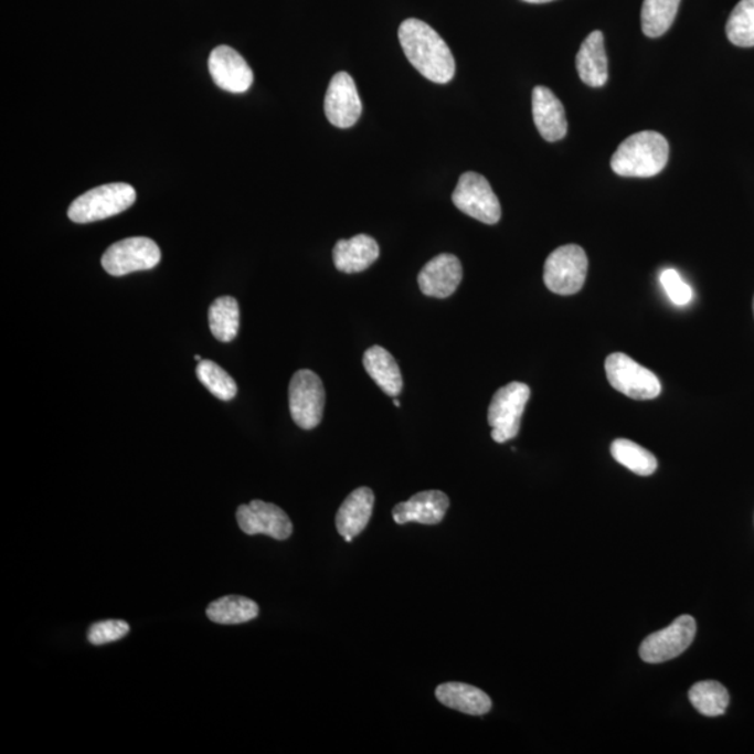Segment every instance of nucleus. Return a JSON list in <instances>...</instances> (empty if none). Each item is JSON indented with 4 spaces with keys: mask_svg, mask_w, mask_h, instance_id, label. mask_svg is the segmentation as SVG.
I'll list each match as a JSON object with an SVG mask.
<instances>
[{
    "mask_svg": "<svg viewBox=\"0 0 754 754\" xmlns=\"http://www.w3.org/2000/svg\"><path fill=\"white\" fill-rule=\"evenodd\" d=\"M399 40L411 65L428 81L446 84L455 77L456 61L449 45L425 21L405 20Z\"/></svg>",
    "mask_w": 754,
    "mask_h": 754,
    "instance_id": "f257e3e1",
    "label": "nucleus"
},
{
    "mask_svg": "<svg viewBox=\"0 0 754 754\" xmlns=\"http://www.w3.org/2000/svg\"><path fill=\"white\" fill-rule=\"evenodd\" d=\"M669 145L658 131L645 130L627 137L612 156L610 168L625 178H651L667 167Z\"/></svg>",
    "mask_w": 754,
    "mask_h": 754,
    "instance_id": "f03ea898",
    "label": "nucleus"
},
{
    "mask_svg": "<svg viewBox=\"0 0 754 754\" xmlns=\"http://www.w3.org/2000/svg\"><path fill=\"white\" fill-rule=\"evenodd\" d=\"M136 202V191L128 183H108L94 188L68 208L67 215L73 223L88 224L124 213Z\"/></svg>",
    "mask_w": 754,
    "mask_h": 754,
    "instance_id": "7ed1b4c3",
    "label": "nucleus"
},
{
    "mask_svg": "<svg viewBox=\"0 0 754 754\" xmlns=\"http://www.w3.org/2000/svg\"><path fill=\"white\" fill-rule=\"evenodd\" d=\"M530 395V387L520 382H511L495 393L488 410V424L495 442L506 443L519 435Z\"/></svg>",
    "mask_w": 754,
    "mask_h": 754,
    "instance_id": "20e7f679",
    "label": "nucleus"
},
{
    "mask_svg": "<svg viewBox=\"0 0 754 754\" xmlns=\"http://www.w3.org/2000/svg\"><path fill=\"white\" fill-rule=\"evenodd\" d=\"M587 272L588 258L583 247L564 245L546 258L544 283L553 294L566 297L582 291Z\"/></svg>",
    "mask_w": 754,
    "mask_h": 754,
    "instance_id": "39448f33",
    "label": "nucleus"
},
{
    "mask_svg": "<svg viewBox=\"0 0 754 754\" xmlns=\"http://www.w3.org/2000/svg\"><path fill=\"white\" fill-rule=\"evenodd\" d=\"M610 386L633 400H652L661 394V382L650 369L639 365L626 353H610L605 361Z\"/></svg>",
    "mask_w": 754,
    "mask_h": 754,
    "instance_id": "423d86ee",
    "label": "nucleus"
},
{
    "mask_svg": "<svg viewBox=\"0 0 754 754\" xmlns=\"http://www.w3.org/2000/svg\"><path fill=\"white\" fill-rule=\"evenodd\" d=\"M289 411L299 428H316L323 418L326 392L321 379L309 369L294 374L289 383Z\"/></svg>",
    "mask_w": 754,
    "mask_h": 754,
    "instance_id": "0eeeda50",
    "label": "nucleus"
},
{
    "mask_svg": "<svg viewBox=\"0 0 754 754\" xmlns=\"http://www.w3.org/2000/svg\"><path fill=\"white\" fill-rule=\"evenodd\" d=\"M453 203L469 217L493 225L502 217V208L487 178L477 172L463 173L453 192Z\"/></svg>",
    "mask_w": 754,
    "mask_h": 754,
    "instance_id": "6e6552de",
    "label": "nucleus"
},
{
    "mask_svg": "<svg viewBox=\"0 0 754 754\" xmlns=\"http://www.w3.org/2000/svg\"><path fill=\"white\" fill-rule=\"evenodd\" d=\"M161 262V249L155 241L135 236L110 245L102 258L104 270L123 277L135 272L151 270Z\"/></svg>",
    "mask_w": 754,
    "mask_h": 754,
    "instance_id": "1a4fd4ad",
    "label": "nucleus"
},
{
    "mask_svg": "<svg viewBox=\"0 0 754 754\" xmlns=\"http://www.w3.org/2000/svg\"><path fill=\"white\" fill-rule=\"evenodd\" d=\"M695 620L692 616L682 615L666 629L647 636L640 646V657L648 663L671 661L688 650L695 636Z\"/></svg>",
    "mask_w": 754,
    "mask_h": 754,
    "instance_id": "9d476101",
    "label": "nucleus"
},
{
    "mask_svg": "<svg viewBox=\"0 0 754 754\" xmlns=\"http://www.w3.org/2000/svg\"><path fill=\"white\" fill-rule=\"evenodd\" d=\"M240 529L247 535H268L274 540L286 541L293 534V523L286 511L263 500H252L236 510Z\"/></svg>",
    "mask_w": 754,
    "mask_h": 754,
    "instance_id": "9b49d317",
    "label": "nucleus"
},
{
    "mask_svg": "<svg viewBox=\"0 0 754 754\" xmlns=\"http://www.w3.org/2000/svg\"><path fill=\"white\" fill-rule=\"evenodd\" d=\"M325 113L329 123L340 129L351 128L361 118L360 94L347 72H339L331 78L325 98Z\"/></svg>",
    "mask_w": 754,
    "mask_h": 754,
    "instance_id": "f8f14e48",
    "label": "nucleus"
},
{
    "mask_svg": "<svg viewBox=\"0 0 754 754\" xmlns=\"http://www.w3.org/2000/svg\"><path fill=\"white\" fill-rule=\"evenodd\" d=\"M210 75L225 92L246 93L253 84V72L247 62L231 46L221 45L213 50L209 60Z\"/></svg>",
    "mask_w": 754,
    "mask_h": 754,
    "instance_id": "ddd939ff",
    "label": "nucleus"
},
{
    "mask_svg": "<svg viewBox=\"0 0 754 754\" xmlns=\"http://www.w3.org/2000/svg\"><path fill=\"white\" fill-rule=\"evenodd\" d=\"M461 279V262L450 253H442L422 268L418 274V286L426 297L445 299L457 291Z\"/></svg>",
    "mask_w": 754,
    "mask_h": 754,
    "instance_id": "4468645a",
    "label": "nucleus"
},
{
    "mask_svg": "<svg viewBox=\"0 0 754 754\" xmlns=\"http://www.w3.org/2000/svg\"><path fill=\"white\" fill-rule=\"evenodd\" d=\"M450 500L440 490H424L414 495L407 502L399 503L393 509L395 523H420L425 525L439 524L445 519Z\"/></svg>",
    "mask_w": 754,
    "mask_h": 754,
    "instance_id": "2eb2a0df",
    "label": "nucleus"
},
{
    "mask_svg": "<svg viewBox=\"0 0 754 754\" xmlns=\"http://www.w3.org/2000/svg\"><path fill=\"white\" fill-rule=\"evenodd\" d=\"M532 116L538 131L546 141L553 144L566 136V113L561 99L550 88L538 86L532 92Z\"/></svg>",
    "mask_w": 754,
    "mask_h": 754,
    "instance_id": "dca6fc26",
    "label": "nucleus"
},
{
    "mask_svg": "<svg viewBox=\"0 0 754 754\" xmlns=\"http://www.w3.org/2000/svg\"><path fill=\"white\" fill-rule=\"evenodd\" d=\"M373 506L374 495L371 488H358L348 495L336 516L337 531L347 542H351L367 529Z\"/></svg>",
    "mask_w": 754,
    "mask_h": 754,
    "instance_id": "f3484780",
    "label": "nucleus"
},
{
    "mask_svg": "<svg viewBox=\"0 0 754 754\" xmlns=\"http://www.w3.org/2000/svg\"><path fill=\"white\" fill-rule=\"evenodd\" d=\"M381 255L378 242L372 236L361 234L351 240L337 242L333 261L337 270L346 274L365 272Z\"/></svg>",
    "mask_w": 754,
    "mask_h": 754,
    "instance_id": "a211bd4d",
    "label": "nucleus"
},
{
    "mask_svg": "<svg viewBox=\"0 0 754 754\" xmlns=\"http://www.w3.org/2000/svg\"><path fill=\"white\" fill-rule=\"evenodd\" d=\"M576 66L580 78L590 87H603L608 82V56L601 31H593L584 40L576 57Z\"/></svg>",
    "mask_w": 754,
    "mask_h": 754,
    "instance_id": "6ab92c4d",
    "label": "nucleus"
},
{
    "mask_svg": "<svg viewBox=\"0 0 754 754\" xmlns=\"http://www.w3.org/2000/svg\"><path fill=\"white\" fill-rule=\"evenodd\" d=\"M436 699L449 709L468 715H485L492 709V700L481 689L467 683H443L436 689Z\"/></svg>",
    "mask_w": 754,
    "mask_h": 754,
    "instance_id": "aec40b11",
    "label": "nucleus"
},
{
    "mask_svg": "<svg viewBox=\"0 0 754 754\" xmlns=\"http://www.w3.org/2000/svg\"><path fill=\"white\" fill-rule=\"evenodd\" d=\"M363 368L390 397H397L403 392L404 383L399 363L383 347L374 346L363 353Z\"/></svg>",
    "mask_w": 754,
    "mask_h": 754,
    "instance_id": "412c9836",
    "label": "nucleus"
},
{
    "mask_svg": "<svg viewBox=\"0 0 754 754\" xmlns=\"http://www.w3.org/2000/svg\"><path fill=\"white\" fill-rule=\"evenodd\" d=\"M205 614L214 624L241 625L257 618L258 605L241 595H226L211 603Z\"/></svg>",
    "mask_w": 754,
    "mask_h": 754,
    "instance_id": "4be33fe9",
    "label": "nucleus"
},
{
    "mask_svg": "<svg viewBox=\"0 0 754 754\" xmlns=\"http://www.w3.org/2000/svg\"><path fill=\"white\" fill-rule=\"evenodd\" d=\"M211 333L221 342H231L238 336L241 310L238 300L232 297H220L209 310Z\"/></svg>",
    "mask_w": 754,
    "mask_h": 754,
    "instance_id": "5701e85b",
    "label": "nucleus"
},
{
    "mask_svg": "<svg viewBox=\"0 0 754 754\" xmlns=\"http://www.w3.org/2000/svg\"><path fill=\"white\" fill-rule=\"evenodd\" d=\"M680 0H645L641 9L643 33L658 39L667 33L677 18Z\"/></svg>",
    "mask_w": 754,
    "mask_h": 754,
    "instance_id": "b1692460",
    "label": "nucleus"
},
{
    "mask_svg": "<svg viewBox=\"0 0 754 754\" xmlns=\"http://www.w3.org/2000/svg\"><path fill=\"white\" fill-rule=\"evenodd\" d=\"M612 457L622 466L640 477L652 476L657 471L658 461L652 453L627 439H616L610 446Z\"/></svg>",
    "mask_w": 754,
    "mask_h": 754,
    "instance_id": "393cba45",
    "label": "nucleus"
},
{
    "mask_svg": "<svg viewBox=\"0 0 754 754\" xmlns=\"http://www.w3.org/2000/svg\"><path fill=\"white\" fill-rule=\"evenodd\" d=\"M689 700L700 714L720 716L730 704V693L716 680H703L689 690Z\"/></svg>",
    "mask_w": 754,
    "mask_h": 754,
    "instance_id": "a878e982",
    "label": "nucleus"
},
{
    "mask_svg": "<svg viewBox=\"0 0 754 754\" xmlns=\"http://www.w3.org/2000/svg\"><path fill=\"white\" fill-rule=\"evenodd\" d=\"M726 35L741 49L754 46V0H741L726 23Z\"/></svg>",
    "mask_w": 754,
    "mask_h": 754,
    "instance_id": "bb28decb",
    "label": "nucleus"
},
{
    "mask_svg": "<svg viewBox=\"0 0 754 754\" xmlns=\"http://www.w3.org/2000/svg\"><path fill=\"white\" fill-rule=\"evenodd\" d=\"M197 376L209 389L211 394L223 400V402H230L238 393V386H236V382L231 378V374L226 373L223 368L213 361L199 362Z\"/></svg>",
    "mask_w": 754,
    "mask_h": 754,
    "instance_id": "cd10ccee",
    "label": "nucleus"
},
{
    "mask_svg": "<svg viewBox=\"0 0 754 754\" xmlns=\"http://www.w3.org/2000/svg\"><path fill=\"white\" fill-rule=\"evenodd\" d=\"M129 631L130 626L125 620H104L89 627L87 637L92 645L103 646L124 639Z\"/></svg>",
    "mask_w": 754,
    "mask_h": 754,
    "instance_id": "c85d7f7f",
    "label": "nucleus"
},
{
    "mask_svg": "<svg viewBox=\"0 0 754 754\" xmlns=\"http://www.w3.org/2000/svg\"><path fill=\"white\" fill-rule=\"evenodd\" d=\"M659 282H661L663 289L672 300L675 305L683 306L688 305L693 298V289L690 288L689 284L683 282L680 274L673 268H667L659 276Z\"/></svg>",
    "mask_w": 754,
    "mask_h": 754,
    "instance_id": "c756f323",
    "label": "nucleus"
},
{
    "mask_svg": "<svg viewBox=\"0 0 754 754\" xmlns=\"http://www.w3.org/2000/svg\"><path fill=\"white\" fill-rule=\"evenodd\" d=\"M524 2H529V3H550V2H553V0H524Z\"/></svg>",
    "mask_w": 754,
    "mask_h": 754,
    "instance_id": "7c9ffc66",
    "label": "nucleus"
},
{
    "mask_svg": "<svg viewBox=\"0 0 754 754\" xmlns=\"http://www.w3.org/2000/svg\"><path fill=\"white\" fill-rule=\"evenodd\" d=\"M393 403H394L395 407H399V408L402 407V403H400L399 400L395 399V397H394V402H393Z\"/></svg>",
    "mask_w": 754,
    "mask_h": 754,
    "instance_id": "2f4dec72",
    "label": "nucleus"
},
{
    "mask_svg": "<svg viewBox=\"0 0 754 754\" xmlns=\"http://www.w3.org/2000/svg\"><path fill=\"white\" fill-rule=\"evenodd\" d=\"M194 360H197L198 362H202V361H203L202 358H200L199 355L194 357Z\"/></svg>",
    "mask_w": 754,
    "mask_h": 754,
    "instance_id": "473e14b6",
    "label": "nucleus"
},
{
    "mask_svg": "<svg viewBox=\"0 0 754 754\" xmlns=\"http://www.w3.org/2000/svg\"><path fill=\"white\" fill-rule=\"evenodd\" d=\"M753 312H754V299H753Z\"/></svg>",
    "mask_w": 754,
    "mask_h": 754,
    "instance_id": "72a5a7b5",
    "label": "nucleus"
}]
</instances>
